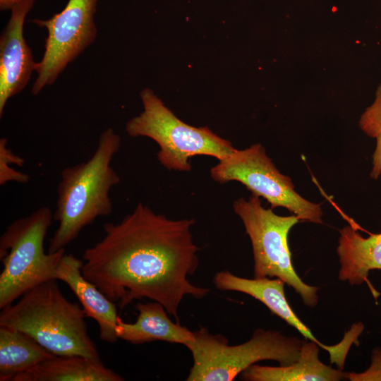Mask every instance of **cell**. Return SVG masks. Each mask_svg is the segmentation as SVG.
<instances>
[{
  "label": "cell",
  "instance_id": "3",
  "mask_svg": "<svg viewBox=\"0 0 381 381\" xmlns=\"http://www.w3.org/2000/svg\"><path fill=\"white\" fill-rule=\"evenodd\" d=\"M1 310L0 326L26 333L52 354L101 361L85 311L64 296L56 279L35 286Z\"/></svg>",
  "mask_w": 381,
  "mask_h": 381
},
{
  "label": "cell",
  "instance_id": "12",
  "mask_svg": "<svg viewBox=\"0 0 381 381\" xmlns=\"http://www.w3.org/2000/svg\"><path fill=\"white\" fill-rule=\"evenodd\" d=\"M83 261L73 254H64L56 270L55 278L66 283L78 298L86 317L94 319L99 329V338L114 343L119 339V320L114 302L82 273Z\"/></svg>",
  "mask_w": 381,
  "mask_h": 381
},
{
  "label": "cell",
  "instance_id": "19",
  "mask_svg": "<svg viewBox=\"0 0 381 381\" xmlns=\"http://www.w3.org/2000/svg\"><path fill=\"white\" fill-rule=\"evenodd\" d=\"M346 378L351 381H381V349L372 351L371 363L368 368L362 373H345Z\"/></svg>",
  "mask_w": 381,
  "mask_h": 381
},
{
  "label": "cell",
  "instance_id": "5",
  "mask_svg": "<svg viewBox=\"0 0 381 381\" xmlns=\"http://www.w3.org/2000/svg\"><path fill=\"white\" fill-rule=\"evenodd\" d=\"M193 334L194 340L186 346L193 360L187 381H231L249 366L265 360L289 365L298 358L303 341L260 328L238 345H230L227 338L211 334L205 327Z\"/></svg>",
  "mask_w": 381,
  "mask_h": 381
},
{
  "label": "cell",
  "instance_id": "11",
  "mask_svg": "<svg viewBox=\"0 0 381 381\" xmlns=\"http://www.w3.org/2000/svg\"><path fill=\"white\" fill-rule=\"evenodd\" d=\"M37 0H22L11 9V16L0 37V116L8 100L20 93L35 71L32 51L23 36L28 13Z\"/></svg>",
  "mask_w": 381,
  "mask_h": 381
},
{
  "label": "cell",
  "instance_id": "13",
  "mask_svg": "<svg viewBox=\"0 0 381 381\" xmlns=\"http://www.w3.org/2000/svg\"><path fill=\"white\" fill-rule=\"evenodd\" d=\"M135 309L138 314L133 323L119 320L116 328L119 339L133 344L159 340L186 346L194 340L193 332L179 322H173L159 302L138 303Z\"/></svg>",
  "mask_w": 381,
  "mask_h": 381
},
{
  "label": "cell",
  "instance_id": "10",
  "mask_svg": "<svg viewBox=\"0 0 381 381\" xmlns=\"http://www.w3.org/2000/svg\"><path fill=\"white\" fill-rule=\"evenodd\" d=\"M213 284L217 289L243 293L258 300L273 314L295 328L305 339L315 341L327 351L331 363H335L338 367L344 364L347 355L346 344L341 341L337 344L326 345L318 340L290 306L284 293L285 283L282 279L268 277L247 279L225 270L215 274Z\"/></svg>",
  "mask_w": 381,
  "mask_h": 381
},
{
  "label": "cell",
  "instance_id": "15",
  "mask_svg": "<svg viewBox=\"0 0 381 381\" xmlns=\"http://www.w3.org/2000/svg\"><path fill=\"white\" fill-rule=\"evenodd\" d=\"M339 279L351 285L368 282L369 272L381 270V233L362 236L352 226L339 230L337 248Z\"/></svg>",
  "mask_w": 381,
  "mask_h": 381
},
{
  "label": "cell",
  "instance_id": "7",
  "mask_svg": "<svg viewBox=\"0 0 381 381\" xmlns=\"http://www.w3.org/2000/svg\"><path fill=\"white\" fill-rule=\"evenodd\" d=\"M233 209L242 221L250 240L254 266V278L282 279L300 296L303 304L313 308L318 303V287L304 282L296 273L289 246L291 228L300 222L296 214L280 216L272 208L262 206L260 198L251 195L240 198Z\"/></svg>",
  "mask_w": 381,
  "mask_h": 381
},
{
  "label": "cell",
  "instance_id": "2",
  "mask_svg": "<svg viewBox=\"0 0 381 381\" xmlns=\"http://www.w3.org/2000/svg\"><path fill=\"white\" fill-rule=\"evenodd\" d=\"M121 145L120 136L107 128L87 160L62 170L53 213L58 227L50 239L48 253L65 248L97 217L111 214L110 190L120 182L111 162Z\"/></svg>",
  "mask_w": 381,
  "mask_h": 381
},
{
  "label": "cell",
  "instance_id": "17",
  "mask_svg": "<svg viewBox=\"0 0 381 381\" xmlns=\"http://www.w3.org/2000/svg\"><path fill=\"white\" fill-rule=\"evenodd\" d=\"M54 356L26 333L0 326V381H13L19 373Z\"/></svg>",
  "mask_w": 381,
  "mask_h": 381
},
{
  "label": "cell",
  "instance_id": "8",
  "mask_svg": "<svg viewBox=\"0 0 381 381\" xmlns=\"http://www.w3.org/2000/svg\"><path fill=\"white\" fill-rule=\"evenodd\" d=\"M218 161L210 169L213 181L221 184L238 181L252 195L265 199L272 209L284 207L301 222L323 223L321 205L305 199L295 190L291 178L278 170L262 145L235 149Z\"/></svg>",
  "mask_w": 381,
  "mask_h": 381
},
{
  "label": "cell",
  "instance_id": "20",
  "mask_svg": "<svg viewBox=\"0 0 381 381\" xmlns=\"http://www.w3.org/2000/svg\"><path fill=\"white\" fill-rule=\"evenodd\" d=\"M22 0H0V9L11 10L15 5L20 2Z\"/></svg>",
  "mask_w": 381,
  "mask_h": 381
},
{
  "label": "cell",
  "instance_id": "14",
  "mask_svg": "<svg viewBox=\"0 0 381 381\" xmlns=\"http://www.w3.org/2000/svg\"><path fill=\"white\" fill-rule=\"evenodd\" d=\"M319 345L313 341H302L298 358L287 365L264 366L253 364L241 373L247 381H339L345 372L334 369L319 359Z\"/></svg>",
  "mask_w": 381,
  "mask_h": 381
},
{
  "label": "cell",
  "instance_id": "9",
  "mask_svg": "<svg viewBox=\"0 0 381 381\" xmlns=\"http://www.w3.org/2000/svg\"><path fill=\"white\" fill-rule=\"evenodd\" d=\"M97 4V0H68L64 8L52 18L32 20L47 31L44 54L37 63L32 95L53 84L68 64L95 41Z\"/></svg>",
  "mask_w": 381,
  "mask_h": 381
},
{
  "label": "cell",
  "instance_id": "1",
  "mask_svg": "<svg viewBox=\"0 0 381 381\" xmlns=\"http://www.w3.org/2000/svg\"><path fill=\"white\" fill-rule=\"evenodd\" d=\"M194 223L169 219L139 202L119 222L104 225L103 238L83 253L82 273L120 309L146 298L179 322L186 296L200 299L210 292L188 279L199 265Z\"/></svg>",
  "mask_w": 381,
  "mask_h": 381
},
{
  "label": "cell",
  "instance_id": "6",
  "mask_svg": "<svg viewBox=\"0 0 381 381\" xmlns=\"http://www.w3.org/2000/svg\"><path fill=\"white\" fill-rule=\"evenodd\" d=\"M143 110L126 124L131 137H147L159 146V162L167 169L191 170L190 159L205 155L222 159L235 150L232 144L208 127H195L179 119L150 88L140 92Z\"/></svg>",
  "mask_w": 381,
  "mask_h": 381
},
{
  "label": "cell",
  "instance_id": "16",
  "mask_svg": "<svg viewBox=\"0 0 381 381\" xmlns=\"http://www.w3.org/2000/svg\"><path fill=\"white\" fill-rule=\"evenodd\" d=\"M102 361L81 356H54L17 375L13 381H122Z\"/></svg>",
  "mask_w": 381,
  "mask_h": 381
},
{
  "label": "cell",
  "instance_id": "18",
  "mask_svg": "<svg viewBox=\"0 0 381 381\" xmlns=\"http://www.w3.org/2000/svg\"><path fill=\"white\" fill-rule=\"evenodd\" d=\"M359 127L376 140L370 175L373 179H377L381 175V84L377 89L374 102L361 114Z\"/></svg>",
  "mask_w": 381,
  "mask_h": 381
},
{
  "label": "cell",
  "instance_id": "4",
  "mask_svg": "<svg viewBox=\"0 0 381 381\" xmlns=\"http://www.w3.org/2000/svg\"><path fill=\"white\" fill-rule=\"evenodd\" d=\"M53 212L41 207L14 220L0 238V309L11 305L35 286L56 279V270L65 248L46 253L44 238Z\"/></svg>",
  "mask_w": 381,
  "mask_h": 381
}]
</instances>
